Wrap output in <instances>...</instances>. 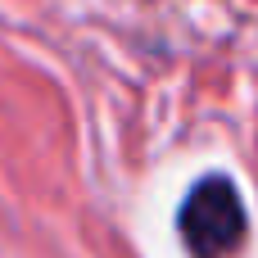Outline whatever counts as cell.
Segmentation results:
<instances>
[{
    "label": "cell",
    "instance_id": "cell-1",
    "mask_svg": "<svg viewBox=\"0 0 258 258\" xmlns=\"http://www.w3.org/2000/svg\"><path fill=\"white\" fill-rule=\"evenodd\" d=\"M181 240L195 258H227L245 240V204L231 177H204L190 186L177 213Z\"/></svg>",
    "mask_w": 258,
    "mask_h": 258
}]
</instances>
